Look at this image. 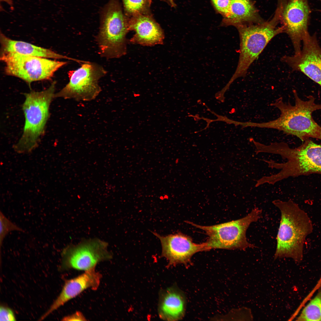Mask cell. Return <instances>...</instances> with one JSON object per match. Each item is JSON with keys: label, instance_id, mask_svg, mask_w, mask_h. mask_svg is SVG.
<instances>
[{"label": "cell", "instance_id": "cell-1", "mask_svg": "<svg viewBox=\"0 0 321 321\" xmlns=\"http://www.w3.org/2000/svg\"><path fill=\"white\" fill-rule=\"evenodd\" d=\"M295 148L290 147L284 142H275L269 144L261 143L258 150L260 153L278 155L284 163H278L272 160L262 159L272 169L279 171L260 179L262 184L274 185L278 182L289 177H295L312 174H321V145L309 139Z\"/></svg>", "mask_w": 321, "mask_h": 321}, {"label": "cell", "instance_id": "cell-15", "mask_svg": "<svg viewBox=\"0 0 321 321\" xmlns=\"http://www.w3.org/2000/svg\"><path fill=\"white\" fill-rule=\"evenodd\" d=\"M127 18L129 31L135 32L130 40L131 43L147 46L163 43V32L152 15L137 13Z\"/></svg>", "mask_w": 321, "mask_h": 321}, {"label": "cell", "instance_id": "cell-7", "mask_svg": "<svg viewBox=\"0 0 321 321\" xmlns=\"http://www.w3.org/2000/svg\"><path fill=\"white\" fill-rule=\"evenodd\" d=\"M56 84L54 81L45 90L25 94L23 105L25 123L20 141L22 145H32L43 133L49 116V106L55 97Z\"/></svg>", "mask_w": 321, "mask_h": 321}, {"label": "cell", "instance_id": "cell-17", "mask_svg": "<svg viewBox=\"0 0 321 321\" xmlns=\"http://www.w3.org/2000/svg\"><path fill=\"white\" fill-rule=\"evenodd\" d=\"M1 53H13L21 55L54 59L78 60L57 53L52 50L22 41L13 40L0 33Z\"/></svg>", "mask_w": 321, "mask_h": 321}, {"label": "cell", "instance_id": "cell-6", "mask_svg": "<svg viewBox=\"0 0 321 321\" xmlns=\"http://www.w3.org/2000/svg\"><path fill=\"white\" fill-rule=\"evenodd\" d=\"M262 211L256 207L245 216L235 220L210 226L187 223L205 232L208 238L205 242L208 250L212 249L245 250L255 247L247 240L246 231L252 223L261 217Z\"/></svg>", "mask_w": 321, "mask_h": 321}, {"label": "cell", "instance_id": "cell-4", "mask_svg": "<svg viewBox=\"0 0 321 321\" xmlns=\"http://www.w3.org/2000/svg\"><path fill=\"white\" fill-rule=\"evenodd\" d=\"M240 37L239 56L236 69L224 87L228 90L237 78L246 76L251 64L258 57L270 41L282 32V26H277L274 22L257 24H243L236 27Z\"/></svg>", "mask_w": 321, "mask_h": 321}, {"label": "cell", "instance_id": "cell-21", "mask_svg": "<svg viewBox=\"0 0 321 321\" xmlns=\"http://www.w3.org/2000/svg\"><path fill=\"white\" fill-rule=\"evenodd\" d=\"M0 247L1 248L4 239L9 232L15 231L24 232V230L12 222L1 211L0 212Z\"/></svg>", "mask_w": 321, "mask_h": 321}, {"label": "cell", "instance_id": "cell-22", "mask_svg": "<svg viewBox=\"0 0 321 321\" xmlns=\"http://www.w3.org/2000/svg\"><path fill=\"white\" fill-rule=\"evenodd\" d=\"M210 0L216 12L223 16V19L229 18L230 15V0Z\"/></svg>", "mask_w": 321, "mask_h": 321}, {"label": "cell", "instance_id": "cell-13", "mask_svg": "<svg viewBox=\"0 0 321 321\" xmlns=\"http://www.w3.org/2000/svg\"><path fill=\"white\" fill-rule=\"evenodd\" d=\"M152 232L160 241L162 257L167 259L171 265H187L191 262L194 254L208 250L206 242L195 243L190 236L181 232L165 236Z\"/></svg>", "mask_w": 321, "mask_h": 321}, {"label": "cell", "instance_id": "cell-27", "mask_svg": "<svg viewBox=\"0 0 321 321\" xmlns=\"http://www.w3.org/2000/svg\"><path fill=\"white\" fill-rule=\"evenodd\" d=\"M320 1H321V0H320Z\"/></svg>", "mask_w": 321, "mask_h": 321}, {"label": "cell", "instance_id": "cell-26", "mask_svg": "<svg viewBox=\"0 0 321 321\" xmlns=\"http://www.w3.org/2000/svg\"><path fill=\"white\" fill-rule=\"evenodd\" d=\"M1 1H6V2H8V3L10 4L11 3V1L10 0H1Z\"/></svg>", "mask_w": 321, "mask_h": 321}, {"label": "cell", "instance_id": "cell-18", "mask_svg": "<svg viewBox=\"0 0 321 321\" xmlns=\"http://www.w3.org/2000/svg\"><path fill=\"white\" fill-rule=\"evenodd\" d=\"M257 12L249 0H230V15L223 19V26L237 27L245 24V22L254 21Z\"/></svg>", "mask_w": 321, "mask_h": 321}, {"label": "cell", "instance_id": "cell-16", "mask_svg": "<svg viewBox=\"0 0 321 321\" xmlns=\"http://www.w3.org/2000/svg\"><path fill=\"white\" fill-rule=\"evenodd\" d=\"M186 305L185 295L176 286L161 291L158 312L160 317L167 321H175L184 316Z\"/></svg>", "mask_w": 321, "mask_h": 321}, {"label": "cell", "instance_id": "cell-12", "mask_svg": "<svg viewBox=\"0 0 321 321\" xmlns=\"http://www.w3.org/2000/svg\"><path fill=\"white\" fill-rule=\"evenodd\" d=\"M302 42L303 47L300 52L292 56H284L281 61L321 86V48L316 34L309 33Z\"/></svg>", "mask_w": 321, "mask_h": 321}, {"label": "cell", "instance_id": "cell-9", "mask_svg": "<svg viewBox=\"0 0 321 321\" xmlns=\"http://www.w3.org/2000/svg\"><path fill=\"white\" fill-rule=\"evenodd\" d=\"M108 247L107 242L97 238L68 245L62 251L59 270L84 271L95 268L100 262L112 259V254Z\"/></svg>", "mask_w": 321, "mask_h": 321}, {"label": "cell", "instance_id": "cell-8", "mask_svg": "<svg viewBox=\"0 0 321 321\" xmlns=\"http://www.w3.org/2000/svg\"><path fill=\"white\" fill-rule=\"evenodd\" d=\"M0 59L5 64L7 75L20 78L29 84L51 80L56 71L67 63L13 53H1Z\"/></svg>", "mask_w": 321, "mask_h": 321}, {"label": "cell", "instance_id": "cell-2", "mask_svg": "<svg viewBox=\"0 0 321 321\" xmlns=\"http://www.w3.org/2000/svg\"><path fill=\"white\" fill-rule=\"evenodd\" d=\"M295 104L284 102L280 97L270 106L277 108L280 115L277 119L263 122H252V127L273 129L282 131L287 135L295 136L303 142L310 138L321 140V127L313 119L312 113L321 110V103L315 102L312 95L308 100H302L295 90L293 91Z\"/></svg>", "mask_w": 321, "mask_h": 321}, {"label": "cell", "instance_id": "cell-11", "mask_svg": "<svg viewBox=\"0 0 321 321\" xmlns=\"http://www.w3.org/2000/svg\"><path fill=\"white\" fill-rule=\"evenodd\" d=\"M311 13L308 0H285L281 12L284 32L292 43L295 53L301 50L303 38L309 33Z\"/></svg>", "mask_w": 321, "mask_h": 321}, {"label": "cell", "instance_id": "cell-10", "mask_svg": "<svg viewBox=\"0 0 321 321\" xmlns=\"http://www.w3.org/2000/svg\"><path fill=\"white\" fill-rule=\"evenodd\" d=\"M107 72L97 63L86 62L77 69L69 71V81L55 97L89 101L94 99L101 91L99 80Z\"/></svg>", "mask_w": 321, "mask_h": 321}, {"label": "cell", "instance_id": "cell-5", "mask_svg": "<svg viewBox=\"0 0 321 321\" xmlns=\"http://www.w3.org/2000/svg\"><path fill=\"white\" fill-rule=\"evenodd\" d=\"M128 19L118 0H110L103 13L96 38L99 53L107 59L119 58L126 52Z\"/></svg>", "mask_w": 321, "mask_h": 321}, {"label": "cell", "instance_id": "cell-3", "mask_svg": "<svg viewBox=\"0 0 321 321\" xmlns=\"http://www.w3.org/2000/svg\"><path fill=\"white\" fill-rule=\"evenodd\" d=\"M272 203L279 209L281 215L274 259L289 258L300 262L303 257L306 239L313 231L311 221L292 200L276 199Z\"/></svg>", "mask_w": 321, "mask_h": 321}, {"label": "cell", "instance_id": "cell-24", "mask_svg": "<svg viewBox=\"0 0 321 321\" xmlns=\"http://www.w3.org/2000/svg\"><path fill=\"white\" fill-rule=\"evenodd\" d=\"M62 321H85L86 319L83 314L80 311H77L74 313L64 317Z\"/></svg>", "mask_w": 321, "mask_h": 321}, {"label": "cell", "instance_id": "cell-23", "mask_svg": "<svg viewBox=\"0 0 321 321\" xmlns=\"http://www.w3.org/2000/svg\"><path fill=\"white\" fill-rule=\"evenodd\" d=\"M0 320L14 321L16 320L12 310L8 307L2 305L0 308Z\"/></svg>", "mask_w": 321, "mask_h": 321}, {"label": "cell", "instance_id": "cell-25", "mask_svg": "<svg viewBox=\"0 0 321 321\" xmlns=\"http://www.w3.org/2000/svg\"><path fill=\"white\" fill-rule=\"evenodd\" d=\"M166 2L170 7H173L175 5V3L174 0H160Z\"/></svg>", "mask_w": 321, "mask_h": 321}, {"label": "cell", "instance_id": "cell-14", "mask_svg": "<svg viewBox=\"0 0 321 321\" xmlns=\"http://www.w3.org/2000/svg\"><path fill=\"white\" fill-rule=\"evenodd\" d=\"M102 278V274L94 268L84 271L74 278L66 280L59 294L39 320H43L84 291L88 289L96 290L100 285Z\"/></svg>", "mask_w": 321, "mask_h": 321}, {"label": "cell", "instance_id": "cell-20", "mask_svg": "<svg viewBox=\"0 0 321 321\" xmlns=\"http://www.w3.org/2000/svg\"><path fill=\"white\" fill-rule=\"evenodd\" d=\"M124 13L129 18L136 14L152 15L150 11L152 0H122Z\"/></svg>", "mask_w": 321, "mask_h": 321}, {"label": "cell", "instance_id": "cell-19", "mask_svg": "<svg viewBox=\"0 0 321 321\" xmlns=\"http://www.w3.org/2000/svg\"><path fill=\"white\" fill-rule=\"evenodd\" d=\"M296 320L321 321V283L316 294L304 307Z\"/></svg>", "mask_w": 321, "mask_h": 321}]
</instances>
